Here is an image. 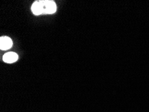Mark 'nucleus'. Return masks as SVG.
Here are the masks:
<instances>
[{
    "label": "nucleus",
    "instance_id": "obj_2",
    "mask_svg": "<svg viewBox=\"0 0 149 112\" xmlns=\"http://www.w3.org/2000/svg\"><path fill=\"white\" fill-rule=\"evenodd\" d=\"M12 41L8 36H3L0 38V49L2 51H6L12 46Z\"/></svg>",
    "mask_w": 149,
    "mask_h": 112
},
{
    "label": "nucleus",
    "instance_id": "obj_3",
    "mask_svg": "<svg viewBox=\"0 0 149 112\" xmlns=\"http://www.w3.org/2000/svg\"><path fill=\"white\" fill-rule=\"evenodd\" d=\"M18 59V55L15 52H10L5 54L3 56V60L7 63H13Z\"/></svg>",
    "mask_w": 149,
    "mask_h": 112
},
{
    "label": "nucleus",
    "instance_id": "obj_4",
    "mask_svg": "<svg viewBox=\"0 0 149 112\" xmlns=\"http://www.w3.org/2000/svg\"><path fill=\"white\" fill-rule=\"evenodd\" d=\"M31 11L35 15H40L43 13V7L42 1H35L31 6Z\"/></svg>",
    "mask_w": 149,
    "mask_h": 112
},
{
    "label": "nucleus",
    "instance_id": "obj_1",
    "mask_svg": "<svg viewBox=\"0 0 149 112\" xmlns=\"http://www.w3.org/2000/svg\"><path fill=\"white\" fill-rule=\"evenodd\" d=\"M42 7H43V13H48L51 14L56 12V5L55 2L49 0H44L42 1Z\"/></svg>",
    "mask_w": 149,
    "mask_h": 112
}]
</instances>
